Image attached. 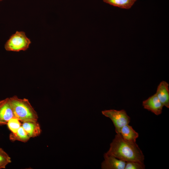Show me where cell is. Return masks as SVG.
I'll return each instance as SVG.
<instances>
[{
  "instance_id": "obj_1",
  "label": "cell",
  "mask_w": 169,
  "mask_h": 169,
  "mask_svg": "<svg viewBox=\"0 0 169 169\" xmlns=\"http://www.w3.org/2000/svg\"><path fill=\"white\" fill-rule=\"evenodd\" d=\"M106 153L125 162L144 163L145 159L142 151L136 143L125 140L120 133H116Z\"/></svg>"
},
{
  "instance_id": "obj_2",
  "label": "cell",
  "mask_w": 169,
  "mask_h": 169,
  "mask_svg": "<svg viewBox=\"0 0 169 169\" xmlns=\"http://www.w3.org/2000/svg\"><path fill=\"white\" fill-rule=\"evenodd\" d=\"M15 117L20 121H37L38 116L37 112L26 98L21 99L17 96L9 98Z\"/></svg>"
},
{
  "instance_id": "obj_3",
  "label": "cell",
  "mask_w": 169,
  "mask_h": 169,
  "mask_svg": "<svg viewBox=\"0 0 169 169\" xmlns=\"http://www.w3.org/2000/svg\"><path fill=\"white\" fill-rule=\"evenodd\" d=\"M31 43L30 40L24 32L16 31L6 41L4 48L8 51H25L28 48Z\"/></svg>"
},
{
  "instance_id": "obj_4",
  "label": "cell",
  "mask_w": 169,
  "mask_h": 169,
  "mask_svg": "<svg viewBox=\"0 0 169 169\" xmlns=\"http://www.w3.org/2000/svg\"><path fill=\"white\" fill-rule=\"evenodd\" d=\"M102 113L112 120L115 127L116 133H120L122 128L129 124L130 122V117L124 110H119L114 109L105 110L102 111Z\"/></svg>"
},
{
  "instance_id": "obj_5",
  "label": "cell",
  "mask_w": 169,
  "mask_h": 169,
  "mask_svg": "<svg viewBox=\"0 0 169 169\" xmlns=\"http://www.w3.org/2000/svg\"><path fill=\"white\" fill-rule=\"evenodd\" d=\"M15 117L10 103L7 98L0 101V125L7 124L8 121Z\"/></svg>"
},
{
  "instance_id": "obj_6",
  "label": "cell",
  "mask_w": 169,
  "mask_h": 169,
  "mask_svg": "<svg viewBox=\"0 0 169 169\" xmlns=\"http://www.w3.org/2000/svg\"><path fill=\"white\" fill-rule=\"evenodd\" d=\"M142 106L145 109L151 111L157 115L162 113L164 106L155 94L144 100Z\"/></svg>"
},
{
  "instance_id": "obj_7",
  "label": "cell",
  "mask_w": 169,
  "mask_h": 169,
  "mask_svg": "<svg viewBox=\"0 0 169 169\" xmlns=\"http://www.w3.org/2000/svg\"><path fill=\"white\" fill-rule=\"evenodd\" d=\"M104 160L101 163L102 169H125L126 162L106 153L104 155Z\"/></svg>"
},
{
  "instance_id": "obj_8",
  "label": "cell",
  "mask_w": 169,
  "mask_h": 169,
  "mask_svg": "<svg viewBox=\"0 0 169 169\" xmlns=\"http://www.w3.org/2000/svg\"><path fill=\"white\" fill-rule=\"evenodd\" d=\"M155 94L163 106L169 108V88L168 83L165 81H161L157 86Z\"/></svg>"
},
{
  "instance_id": "obj_9",
  "label": "cell",
  "mask_w": 169,
  "mask_h": 169,
  "mask_svg": "<svg viewBox=\"0 0 169 169\" xmlns=\"http://www.w3.org/2000/svg\"><path fill=\"white\" fill-rule=\"evenodd\" d=\"M21 126L30 138L38 136L41 133V130L37 121L24 122Z\"/></svg>"
},
{
  "instance_id": "obj_10",
  "label": "cell",
  "mask_w": 169,
  "mask_h": 169,
  "mask_svg": "<svg viewBox=\"0 0 169 169\" xmlns=\"http://www.w3.org/2000/svg\"><path fill=\"white\" fill-rule=\"evenodd\" d=\"M120 133L125 140L132 142H136V139L139 137V134L129 124L123 127Z\"/></svg>"
},
{
  "instance_id": "obj_11",
  "label": "cell",
  "mask_w": 169,
  "mask_h": 169,
  "mask_svg": "<svg viewBox=\"0 0 169 169\" xmlns=\"http://www.w3.org/2000/svg\"><path fill=\"white\" fill-rule=\"evenodd\" d=\"M9 138L12 141H18L26 142L29 140L30 137L21 126L16 133L11 132Z\"/></svg>"
},
{
  "instance_id": "obj_12",
  "label": "cell",
  "mask_w": 169,
  "mask_h": 169,
  "mask_svg": "<svg viewBox=\"0 0 169 169\" xmlns=\"http://www.w3.org/2000/svg\"><path fill=\"white\" fill-rule=\"evenodd\" d=\"M107 3L114 6L128 9L131 8L137 0H103Z\"/></svg>"
},
{
  "instance_id": "obj_13",
  "label": "cell",
  "mask_w": 169,
  "mask_h": 169,
  "mask_svg": "<svg viewBox=\"0 0 169 169\" xmlns=\"http://www.w3.org/2000/svg\"><path fill=\"white\" fill-rule=\"evenodd\" d=\"M7 125L8 128L12 133H16L22 125L20 121L15 117L10 119Z\"/></svg>"
},
{
  "instance_id": "obj_14",
  "label": "cell",
  "mask_w": 169,
  "mask_h": 169,
  "mask_svg": "<svg viewBox=\"0 0 169 169\" xmlns=\"http://www.w3.org/2000/svg\"><path fill=\"white\" fill-rule=\"evenodd\" d=\"M11 162V157L0 148V169L5 168L7 165Z\"/></svg>"
},
{
  "instance_id": "obj_15",
  "label": "cell",
  "mask_w": 169,
  "mask_h": 169,
  "mask_svg": "<svg viewBox=\"0 0 169 169\" xmlns=\"http://www.w3.org/2000/svg\"><path fill=\"white\" fill-rule=\"evenodd\" d=\"M145 166L144 163L136 161L126 162L125 169H144Z\"/></svg>"
},
{
  "instance_id": "obj_16",
  "label": "cell",
  "mask_w": 169,
  "mask_h": 169,
  "mask_svg": "<svg viewBox=\"0 0 169 169\" xmlns=\"http://www.w3.org/2000/svg\"><path fill=\"white\" fill-rule=\"evenodd\" d=\"M2 0H0V1H2Z\"/></svg>"
}]
</instances>
